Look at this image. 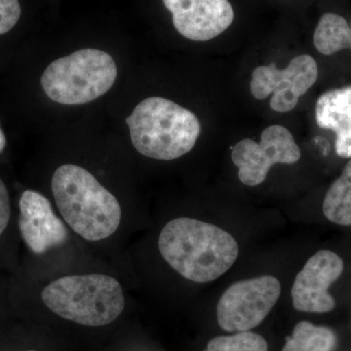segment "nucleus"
<instances>
[{"instance_id": "ddd939ff", "label": "nucleus", "mask_w": 351, "mask_h": 351, "mask_svg": "<svg viewBox=\"0 0 351 351\" xmlns=\"http://www.w3.org/2000/svg\"><path fill=\"white\" fill-rule=\"evenodd\" d=\"M313 43L318 52L323 55L351 50V23L348 24V21L338 14H324L314 32Z\"/></svg>"}, {"instance_id": "f03ea898", "label": "nucleus", "mask_w": 351, "mask_h": 351, "mask_svg": "<svg viewBox=\"0 0 351 351\" xmlns=\"http://www.w3.org/2000/svg\"><path fill=\"white\" fill-rule=\"evenodd\" d=\"M52 191L60 213L69 228L88 241H100L119 230V200L89 171L64 164L54 172Z\"/></svg>"}, {"instance_id": "4468645a", "label": "nucleus", "mask_w": 351, "mask_h": 351, "mask_svg": "<svg viewBox=\"0 0 351 351\" xmlns=\"http://www.w3.org/2000/svg\"><path fill=\"white\" fill-rule=\"evenodd\" d=\"M322 209L332 223L351 226V158L341 175L328 189Z\"/></svg>"}, {"instance_id": "9d476101", "label": "nucleus", "mask_w": 351, "mask_h": 351, "mask_svg": "<svg viewBox=\"0 0 351 351\" xmlns=\"http://www.w3.org/2000/svg\"><path fill=\"white\" fill-rule=\"evenodd\" d=\"M163 3L172 14L175 29L189 40H211L234 21L228 0H163Z\"/></svg>"}, {"instance_id": "412c9836", "label": "nucleus", "mask_w": 351, "mask_h": 351, "mask_svg": "<svg viewBox=\"0 0 351 351\" xmlns=\"http://www.w3.org/2000/svg\"><path fill=\"white\" fill-rule=\"evenodd\" d=\"M24 351H38V350H24Z\"/></svg>"}, {"instance_id": "7ed1b4c3", "label": "nucleus", "mask_w": 351, "mask_h": 351, "mask_svg": "<svg viewBox=\"0 0 351 351\" xmlns=\"http://www.w3.org/2000/svg\"><path fill=\"white\" fill-rule=\"evenodd\" d=\"M126 123L134 147L157 160H174L189 154L201 133L195 113L160 97L141 101Z\"/></svg>"}, {"instance_id": "dca6fc26", "label": "nucleus", "mask_w": 351, "mask_h": 351, "mask_svg": "<svg viewBox=\"0 0 351 351\" xmlns=\"http://www.w3.org/2000/svg\"><path fill=\"white\" fill-rule=\"evenodd\" d=\"M203 351H267V343L256 332H237L232 336L216 337Z\"/></svg>"}, {"instance_id": "9b49d317", "label": "nucleus", "mask_w": 351, "mask_h": 351, "mask_svg": "<svg viewBox=\"0 0 351 351\" xmlns=\"http://www.w3.org/2000/svg\"><path fill=\"white\" fill-rule=\"evenodd\" d=\"M19 210L21 235L32 253L41 255L69 239L66 226L53 211L50 201L38 191H25Z\"/></svg>"}, {"instance_id": "0eeeda50", "label": "nucleus", "mask_w": 351, "mask_h": 351, "mask_svg": "<svg viewBox=\"0 0 351 351\" xmlns=\"http://www.w3.org/2000/svg\"><path fill=\"white\" fill-rule=\"evenodd\" d=\"M301 156V149L292 134L281 125L265 128L258 144L252 138L240 141L232 152L233 163L239 167L240 182L248 186L262 184L276 164H294Z\"/></svg>"}, {"instance_id": "6ab92c4d", "label": "nucleus", "mask_w": 351, "mask_h": 351, "mask_svg": "<svg viewBox=\"0 0 351 351\" xmlns=\"http://www.w3.org/2000/svg\"><path fill=\"white\" fill-rule=\"evenodd\" d=\"M336 152L343 158H351V127L336 133Z\"/></svg>"}, {"instance_id": "f8f14e48", "label": "nucleus", "mask_w": 351, "mask_h": 351, "mask_svg": "<svg viewBox=\"0 0 351 351\" xmlns=\"http://www.w3.org/2000/svg\"><path fill=\"white\" fill-rule=\"evenodd\" d=\"M316 122L322 129L346 130L351 127V86L321 95L315 108Z\"/></svg>"}, {"instance_id": "423d86ee", "label": "nucleus", "mask_w": 351, "mask_h": 351, "mask_svg": "<svg viewBox=\"0 0 351 351\" xmlns=\"http://www.w3.org/2000/svg\"><path fill=\"white\" fill-rule=\"evenodd\" d=\"M280 294V283L274 276L256 277L232 284L219 301V326L228 332L250 331L269 315Z\"/></svg>"}, {"instance_id": "f3484780", "label": "nucleus", "mask_w": 351, "mask_h": 351, "mask_svg": "<svg viewBox=\"0 0 351 351\" xmlns=\"http://www.w3.org/2000/svg\"><path fill=\"white\" fill-rule=\"evenodd\" d=\"M20 17L19 0H0V36L10 32Z\"/></svg>"}, {"instance_id": "a211bd4d", "label": "nucleus", "mask_w": 351, "mask_h": 351, "mask_svg": "<svg viewBox=\"0 0 351 351\" xmlns=\"http://www.w3.org/2000/svg\"><path fill=\"white\" fill-rule=\"evenodd\" d=\"M11 218V202L5 182L0 179V237L5 232Z\"/></svg>"}, {"instance_id": "2eb2a0df", "label": "nucleus", "mask_w": 351, "mask_h": 351, "mask_svg": "<svg viewBox=\"0 0 351 351\" xmlns=\"http://www.w3.org/2000/svg\"><path fill=\"white\" fill-rule=\"evenodd\" d=\"M336 346L337 336L331 329L302 321L286 338L282 351H332Z\"/></svg>"}, {"instance_id": "20e7f679", "label": "nucleus", "mask_w": 351, "mask_h": 351, "mask_svg": "<svg viewBox=\"0 0 351 351\" xmlns=\"http://www.w3.org/2000/svg\"><path fill=\"white\" fill-rule=\"evenodd\" d=\"M41 299L53 313L88 327L110 324L125 307L119 281L101 274L61 277L43 289Z\"/></svg>"}, {"instance_id": "f257e3e1", "label": "nucleus", "mask_w": 351, "mask_h": 351, "mask_svg": "<svg viewBox=\"0 0 351 351\" xmlns=\"http://www.w3.org/2000/svg\"><path fill=\"white\" fill-rule=\"evenodd\" d=\"M158 248L173 269L195 283L216 280L239 257V245L230 233L191 218L174 219L164 226Z\"/></svg>"}, {"instance_id": "1a4fd4ad", "label": "nucleus", "mask_w": 351, "mask_h": 351, "mask_svg": "<svg viewBox=\"0 0 351 351\" xmlns=\"http://www.w3.org/2000/svg\"><path fill=\"white\" fill-rule=\"evenodd\" d=\"M343 260L332 251L321 250L313 256L295 276L293 304L304 313H330L336 306L330 286L343 274Z\"/></svg>"}, {"instance_id": "6e6552de", "label": "nucleus", "mask_w": 351, "mask_h": 351, "mask_svg": "<svg viewBox=\"0 0 351 351\" xmlns=\"http://www.w3.org/2000/svg\"><path fill=\"white\" fill-rule=\"evenodd\" d=\"M318 78V66L309 55L295 57L287 68L278 69L276 64L258 66L252 73L250 91L254 98L265 100L270 95V108L276 112L294 110L302 96Z\"/></svg>"}, {"instance_id": "39448f33", "label": "nucleus", "mask_w": 351, "mask_h": 351, "mask_svg": "<svg viewBox=\"0 0 351 351\" xmlns=\"http://www.w3.org/2000/svg\"><path fill=\"white\" fill-rule=\"evenodd\" d=\"M117 77L113 58L105 51L88 48L52 62L40 83L51 100L62 105H82L108 93Z\"/></svg>"}, {"instance_id": "aec40b11", "label": "nucleus", "mask_w": 351, "mask_h": 351, "mask_svg": "<svg viewBox=\"0 0 351 351\" xmlns=\"http://www.w3.org/2000/svg\"><path fill=\"white\" fill-rule=\"evenodd\" d=\"M7 145V140L5 137V134H4L3 130L1 129V126H0V154L4 152L5 149Z\"/></svg>"}]
</instances>
